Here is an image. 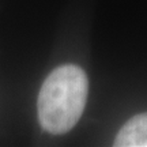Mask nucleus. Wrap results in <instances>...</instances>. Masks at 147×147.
I'll return each instance as SVG.
<instances>
[{"instance_id": "f257e3e1", "label": "nucleus", "mask_w": 147, "mask_h": 147, "mask_svg": "<svg viewBox=\"0 0 147 147\" xmlns=\"http://www.w3.org/2000/svg\"><path fill=\"white\" fill-rule=\"evenodd\" d=\"M87 93V75L80 67L64 64L53 69L44 80L37 101L42 129L53 135L71 131L83 115Z\"/></svg>"}, {"instance_id": "f03ea898", "label": "nucleus", "mask_w": 147, "mask_h": 147, "mask_svg": "<svg viewBox=\"0 0 147 147\" xmlns=\"http://www.w3.org/2000/svg\"><path fill=\"white\" fill-rule=\"evenodd\" d=\"M117 147H147V113L132 117L116 135Z\"/></svg>"}]
</instances>
